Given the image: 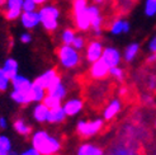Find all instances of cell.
I'll return each mask as SVG.
<instances>
[{
  "label": "cell",
  "mask_w": 156,
  "mask_h": 155,
  "mask_svg": "<svg viewBox=\"0 0 156 155\" xmlns=\"http://www.w3.org/2000/svg\"><path fill=\"white\" fill-rule=\"evenodd\" d=\"M32 146L42 155H56L61 150V141L44 130L36 131L32 135Z\"/></svg>",
  "instance_id": "obj_1"
},
{
  "label": "cell",
  "mask_w": 156,
  "mask_h": 155,
  "mask_svg": "<svg viewBox=\"0 0 156 155\" xmlns=\"http://www.w3.org/2000/svg\"><path fill=\"white\" fill-rule=\"evenodd\" d=\"M108 155H138V153H137L136 146H133L129 142L122 141L112 146V149L109 150Z\"/></svg>",
  "instance_id": "obj_16"
},
{
  "label": "cell",
  "mask_w": 156,
  "mask_h": 155,
  "mask_svg": "<svg viewBox=\"0 0 156 155\" xmlns=\"http://www.w3.org/2000/svg\"><path fill=\"white\" fill-rule=\"evenodd\" d=\"M76 155H105L104 149L94 142H83L76 150Z\"/></svg>",
  "instance_id": "obj_17"
},
{
  "label": "cell",
  "mask_w": 156,
  "mask_h": 155,
  "mask_svg": "<svg viewBox=\"0 0 156 155\" xmlns=\"http://www.w3.org/2000/svg\"><path fill=\"white\" fill-rule=\"evenodd\" d=\"M144 13L146 17H149V18L156 17V2L155 0H145Z\"/></svg>",
  "instance_id": "obj_29"
},
{
  "label": "cell",
  "mask_w": 156,
  "mask_h": 155,
  "mask_svg": "<svg viewBox=\"0 0 156 155\" xmlns=\"http://www.w3.org/2000/svg\"><path fill=\"white\" fill-rule=\"evenodd\" d=\"M5 2H6V0H0V8H3V6H4Z\"/></svg>",
  "instance_id": "obj_46"
},
{
  "label": "cell",
  "mask_w": 156,
  "mask_h": 155,
  "mask_svg": "<svg viewBox=\"0 0 156 155\" xmlns=\"http://www.w3.org/2000/svg\"><path fill=\"white\" fill-rule=\"evenodd\" d=\"M23 12H33L38 9V5L33 2V0H23V5H22Z\"/></svg>",
  "instance_id": "obj_33"
},
{
  "label": "cell",
  "mask_w": 156,
  "mask_h": 155,
  "mask_svg": "<svg viewBox=\"0 0 156 155\" xmlns=\"http://www.w3.org/2000/svg\"><path fill=\"white\" fill-rule=\"evenodd\" d=\"M109 76L113 78L115 81H123L124 78H126V73H124L123 67H121L119 65L118 66H113L109 69Z\"/></svg>",
  "instance_id": "obj_28"
},
{
  "label": "cell",
  "mask_w": 156,
  "mask_h": 155,
  "mask_svg": "<svg viewBox=\"0 0 156 155\" xmlns=\"http://www.w3.org/2000/svg\"><path fill=\"white\" fill-rule=\"evenodd\" d=\"M48 112H50V108L43 102H40V103H37L33 108V118L38 123H44V122H47Z\"/></svg>",
  "instance_id": "obj_21"
},
{
  "label": "cell",
  "mask_w": 156,
  "mask_h": 155,
  "mask_svg": "<svg viewBox=\"0 0 156 155\" xmlns=\"http://www.w3.org/2000/svg\"><path fill=\"white\" fill-rule=\"evenodd\" d=\"M109 69L111 67H109L102 59L97 60L95 63L90 64V69H89L90 78L94 80H103L107 76H109Z\"/></svg>",
  "instance_id": "obj_12"
},
{
  "label": "cell",
  "mask_w": 156,
  "mask_h": 155,
  "mask_svg": "<svg viewBox=\"0 0 156 155\" xmlns=\"http://www.w3.org/2000/svg\"><path fill=\"white\" fill-rule=\"evenodd\" d=\"M109 33L112 36H121V34H127L131 31V23L124 19V18H114L111 24H109Z\"/></svg>",
  "instance_id": "obj_14"
},
{
  "label": "cell",
  "mask_w": 156,
  "mask_h": 155,
  "mask_svg": "<svg viewBox=\"0 0 156 155\" xmlns=\"http://www.w3.org/2000/svg\"><path fill=\"white\" fill-rule=\"evenodd\" d=\"M0 155H9V151L3 150V149H0Z\"/></svg>",
  "instance_id": "obj_45"
},
{
  "label": "cell",
  "mask_w": 156,
  "mask_h": 155,
  "mask_svg": "<svg viewBox=\"0 0 156 155\" xmlns=\"http://www.w3.org/2000/svg\"><path fill=\"white\" fill-rule=\"evenodd\" d=\"M19 155H42L40 151H38L37 149H34L33 146L32 148H29V149H26L24 151H22Z\"/></svg>",
  "instance_id": "obj_38"
},
{
  "label": "cell",
  "mask_w": 156,
  "mask_h": 155,
  "mask_svg": "<svg viewBox=\"0 0 156 155\" xmlns=\"http://www.w3.org/2000/svg\"><path fill=\"white\" fill-rule=\"evenodd\" d=\"M10 84H12V79L4 73L3 69L0 67V92H5L9 88Z\"/></svg>",
  "instance_id": "obj_31"
},
{
  "label": "cell",
  "mask_w": 156,
  "mask_h": 155,
  "mask_svg": "<svg viewBox=\"0 0 156 155\" xmlns=\"http://www.w3.org/2000/svg\"><path fill=\"white\" fill-rule=\"evenodd\" d=\"M42 102L47 106L50 110L51 108H55V107H58V106H62V100L61 99H58L57 97H55V96H51V94H46V97H44V99L42 100Z\"/></svg>",
  "instance_id": "obj_30"
},
{
  "label": "cell",
  "mask_w": 156,
  "mask_h": 155,
  "mask_svg": "<svg viewBox=\"0 0 156 155\" xmlns=\"http://www.w3.org/2000/svg\"><path fill=\"white\" fill-rule=\"evenodd\" d=\"M155 126H156V120H155Z\"/></svg>",
  "instance_id": "obj_47"
},
{
  "label": "cell",
  "mask_w": 156,
  "mask_h": 155,
  "mask_svg": "<svg viewBox=\"0 0 156 155\" xmlns=\"http://www.w3.org/2000/svg\"><path fill=\"white\" fill-rule=\"evenodd\" d=\"M32 40H33V37H32V34H30L29 31H27V32H23V33L19 36V41H20L22 43H24V45L30 43V42H32Z\"/></svg>",
  "instance_id": "obj_36"
},
{
  "label": "cell",
  "mask_w": 156,
  "mask_h": 155,
  "mask_svg": "<svg viewBox=\"0 0 156 155\" xmlns=\"http://www.w3.org/2000/svg\"><path fill=\"white\" fill-rule=\"evenodd\" d=\"M58 80H61V76L57 73L56 69H48V70L43 71L41 75H38L36 79L33 80L36 84L41 85L42 88H44L47 90L48 88H51L55 83H57Z\"/></svg>",
  "instance_id": "obj_9"
},
{
  "label": "cell",
  "mask_w": 156,
  "mask_h": 155,
  "mask_svg": "<svg viewBox=\"0 0 156 155\" xmlns=\"http://www.w3.org/2000/svg\"><path fill=\"white\" fill-rule=\"evenodd\" d=\"M10 97H12V99L14 100L15 103L20 104V106H26V104L32 103V100H30V96H29V92H20V90H14L13 89V92L10 93Z\"/></svg>",
  "instance_id": "obj_25"
},
{
  "label": "cell",
  "mask_w": 156,
  "mask_h": 155,
  "mask_svg": "<svg viewBox=\"0 0 156 155\" xmlns=\"http://www.w3.org/2000/svg\"><path fill=\"white\" fill-rule=\"evenodd\" d=\"M146 63H147V64H150V65L156 64V52H151L150 55L147 56V59H146Z\"/></svg>",
  "instance_id": "obj_39"
},
{
  "label": "cell",
  "mask_w": 156,
  "mask_h": 155,
  "mask_svg": "<svg viewBox=\"0 0 156 155\" xmlns=\"http://www.w3.org/2000/svg\"><path fill=\"white\" fill-rule=\"evenodd\" d=\"M57 60L60 65L66 69V70H71L80 65L81 63V55L80 51H77L73 45H64L58 46V49L56 51Z\"/></svg>",
  "instance_id": "obj_4"
},
{
  "label": "cell",
  "mask_w": 156,
  "mask_h": 155,
  "mask_svg": "<svg viewBox=\"0 0 156 155\" xmlns=\"http://www.w3.org/2000/svg\"><path fill=\"white\" fill-rule=\"evenodd\" d=\"M128 93V89L126 88V85H122V87L118 88V96L119 97H124Z\"/></svg>",
  "instance_id": "obj_40"
},
{
  "label": "cell",
  "mask_w": 156,
  "mask_h": 155,
  "mask_svg": "<svg viewBox=\"0 0 156 155\" xmlns=\"http://www.w3.org/2000/svg\"><path fill=\"white\" fill-rule=\"evenodd\" d=\"M8 127V121L5 117H0V128H6Z\"/></svg>",
  "instance_id": "obj_41"
},
{
  "label": "cell",
  "mask_w": 156,
  "mask_h": 155,
  "mask_svg": "<svg viewBox=\"0 0 156 155\" xmlns=\"http://www.w3.org/2000/svg\"><path fill=\"white\" fill-rule=\"evenodd\" d=\"M33 2H34L38 6H42V5H44V4H47L50 0H33Z\"/></svg>",
  "instance_id": "obj_42"
},
{
  "label": "cell",
  "mask_w": 156,
  "mask_h": 155,
  "mask_svg": "<svg viewBox=\"0 0 156 155\" xmlns=\"http://www.w3.org/2000/svg\"><path fill=\"white\" fill-rule=\"evenodd\" d=\"M147 50H149V52H156V34L152 36L149 42H147Z\"/></svg>",
  "instance_id": "obj_37"
},
{
  "label": "cell",
  "mask_w": 156,
  "mask_h": 155,
  "mask_svg": "<svg viewBox=\"0 0 156 155\" xmlns=\"http://www.w3.org/2000/svg\"><path fill=\"white\" fill-rule=\"evenodd\" d=\"M66 117H67V114H66V112L64 110V107L58 106V107H55V108H51L50 110L47 122L48 123H53V125H57V123L64 122Z\"/></svg>",
  "instance_id": "obj_20"
},
{
  "label": "cell",
  "mask_w": 156,
  "mask_h": 155,
  "mask_svg": "<svg viewBox=\"0 0 156 155\" xmlns=\"http://www.w3.org/2000/svg\"><path fill=\"white\" fill-rule=\"evenodd\" d=\"M91 2H93V4H97V5H102L104 2H105V0H91Z\"/></svg>",
  "instance_id": "obj_44"
},
{
  "label": "cell",
  "mask_w": 156,
  "mask_h": 155,
  "mask_svg": "<svg viewBox=\"0 0 156 155\" xmlns=\"http://www.w3.org/2000/svg\"><path fill=\"white\" fill-rule=\"evenodd\" d=\"M2 69L4 70V73L10 78V79H13L15 75L19 74V64H18V61L15 59H13V57H8L4 61Z\"/></svg>",
  "instance_id": "obj_22"
},
{
  "label": "cell",
  "mask_w": 156,
  "mask_h": 155,
  "mask_svg": "<svg viewBox=\"0 0 156 155\" xmlns=\"http://www.w3.org/2000/svg\"><path fill=\"white\" fill-rule=\"evenodd\" d=\"M155 2H156V0H155Z\"/></svg>",
  "instance_id": "obj_49"
},
{
  "label": "cell",
  "mask_w": 156,
  "mask_h": 155,
  "mask_svg": "<svg viewBox=\"0 0 156 155\" xmlns=\"http://www.w3.org/2000/svg\"><path fill=\"white\" fill-rule=\"evenodd\" d=\"M102 60L109 67H113V66L121 65L123 56H122V52L117 47H114V46H105L102 55Z\"/></svg>",
  "instance_id": "obj_10"
},
{
  "label": "cell",
  "mask_w": 156,
  "mask_h": 155,
  "mask_svg": "<svg viewBox=\"0 0 156 155\" xmlns=\"http://www.w3.org/2000/svg\"><path fill=\"white\" fill-rule=\"evenodd\" d=\"M14 130L22 136H29L32 134V127L29 126V123H27L22 118H18L14 121Z\"/></svg>",
  "instance_id": "obj_26"
},
{
  "label": "cell",
  "mask_w": 156,
  "mask_h": 155,
  "mask_svg": "<svg viewBox=\"0 0 156 155\" xmlns=\"http://www.w3.org/2000/svg\"><path fill=\"white\" fill-rule=\"evenodd\" d=\"M104 47H105L104 43L100 40H91L90 42L87 43V47H85V60L89 64L95 63L97 60H100Z\"/></svg>",
  "instance_id": "obj_7"
},
{
  "label": "cell",
  "mask_w": 156,
  "mask_h": 155,
  "mask_svg": "<svg viewBox=\"0 0 156 155\" xmlns=\"http://www.w3.org/2000/svg\"><path fill=\"white\" fill-rule=\"evenodd\" d=\"M145 102H147V103H154V98L150 97V96H147V97H145Z\"/></svg>",
  "instance_id": "obj_43"
},
{
  "label": "cell",
  "mask_w": 156,
  "mask_h": 155,
  "mask_svg": "<svg viewBox=\"0 0 156 155\" xmlns=\"http://www.w3.org/2000/svg\"><path fill=\"white\" fill-rule=\"evenodd\" d=\"M41 19V26L46 32H56L60 26V18H61V10L56 4L47 3L38 9Z\"/></svg>",
  "instance_id": "obj_2"
},
{
  "label": "cell",
  "mask_w": 156,
  "mask_h": 155,
  "mask_svg": "<svg viewBox=\"0 0 156 155\" xmlns=\"http://www.w3.org/2000/svg\"><path fill=\"white\" fill-rule=\"evenodd\" d=\"M47 93L51 94V96L57 97L61 100H64L66 98V96H67V88H66V85L64 84V81H62V79H61L57 83H55L51 88H48Z\"/></svg>",
  "instance_id": "obj_23"
},
{
  "label": "cell",
  "mask_w": 156,
  "mask_h": 155,
  "mask_svg": "<svg viewBox=\"0 0 156 155\" xmlns=\"http://www.w3.org/2000/svg\"><path fill=\"white\" fill-rule=\"evenodd\" d=\"M140 43L138 42H131L128 43L126 47H124L123 52H122V56H123V60L126 61V63H132V61H135L136 57L138 56L140 53Z\"/></svg>",
  "instance_id": "obj_19"
},
{
  "label": "cell",
  "mask_w": 156,
  "mask_h": 155,
  "mask_svg": "<svg viewBox=\"0 0 156 155\" xmlns=\"http://www.w3.org/2000/svg\"><path fill=\"white\" fill-rule=\"evenodd\" d=\"M46 94H47V90L44 88H42L41 85H38L33 81L32 84V88L29 90V96H30V100H32V103H40L44 99Z\"/></svg>",
  "instance_id": "obj_24"
},
{
  "label": "cell",
  "mask_w": 156,
  "mask_h": 155,
  "mask_svg": "<svg viewBox=\"0 0 156 155\" xmlns=\"http://www.w3.org/2000/svg\"><path fill=\"white\" fill-rule=\"evenodd\" d=\"M0 149L10 151L12 150V141L9 137H6L4 135H0Z\"/></svg>",
  "instance_id": "obj_34"
},
{
  "label": "cell",
  "mask_w": 156,
  "mask_h": 155,
  "mask_svg": "<svg viewBox=\"0 0 156 155\" xmlns=\"http://www.w3.org/2000/svg\"><path fill=\"white\" fill-rule=\"evenodd\" d=\"M122 111V100L119 98H113L107 103V106L103 110V120L104 121H112L114 120L117 116L119 114V112Z\"/></svg>",
  "instance_id": "obj_13"
},
{
  "label": "cell",
  "mask_w": 156,
  "mask_h": 155,
  "mask_svg": "<svg viewBox=\"0 0 156 155\" xmlns=\"http://www.w3.org/2000/svg\"><path fill=\"white\" fill-rule=\"evenodd\" d=\"M146 87H147V89L151 90V92H155L156 90V75L155 74H151V75L147 76Z\"/></svg>",
  "instance_id": "obj_35"
},
{
  "label": "cell",
  "mask_w": 156,
  "mask_h": 155,
  "mask_svg": "<svg viewBox=\"0 0 156 155\" xmlns=\"http://www.w3.org/2000/svg\"><path fill=\"white\" fill-rule=\"evenodd\" d=\"M62 107H64L67 117H74V116H77L84 110V102L80 98H71V99H67L62 104Z\"/></svg>",
  "instance_id": "obj_15"
},
{
  "label": "cell",
  "mask_w": 156,
  "mask_h": 155,
  "mask_svg": "<svg viewBox=\"0 0 156 155\" xmlns=\"http://www.w3.org/2000/svg\"><path fill=\"white\" fill-rule=\"evenodd\" d=\"M89 0H74L71 5L73 22L75 29L79 32H88L90 31V17L88 12Z\"/></svg>",
  "instance_id": "obj_3"
},
{
  "label": "cell",
  "mask_w": 156,
  "mask_h": 155,
  "mask_svg": "<svg viewBox=\"0 0 156 155\" xmlns=\"http://www.w3.org/2000/svg\"><path fill=\"white\" fill-rule=\"evenodd\" d=\"M70 2H74V0H70Z\"/></svg>",
  "instance_id": "obj_48"
},
{
  "label": "cell",
  "mask_w": 156,
  "mask_h": 155,
  "mask_svg": "<svg viewBox=\"0 0 156 155\" xmlns=\"http://www.w3.org/2000/svg\"><path fill=\"white\" fill-rule=\"evenodd\" d=\"M33 81L29 80L27 76L17 74L12 79V87L14 90H20V92H29V89L32 88Z\"/></svg>",
  "instance_id": "obj_18"
},
{
  "label": "cell",
  "mask_w": 156,
  "mask_h": 155,
  "mask_svg": "<svg viewBox=\"0 0 156 155\" xmlns=\"http://www.w3.org/2000/svg\"><path fill=\"white\" fill-rule=\"evenodd\" d=\"M76 29L74 28H65V29H62V32H61V43H64V45H71L73 41L75 40V37H76Z\"/></svg>",
  "instance_id": "obj_27"
},
{
  "label": "cell",
  "mask_w": 156,
  "mask_h": 155,
  "mask_svg": "<svg viewBox=\"0 0 156 155\" xmlns=\"http://www.w3.org/2000/svg\"><path fill=\"white\" fill-rule=\"evenodd\" d=\"M22 5H23V0H6L3 6L4 18L8 22H14L19 19L20 14L23 12Z\"/></svg>",
  "instance_id": "obj_8"
},
{
  "label": "cell",
  "mask_w": 156,
  "mask_h": 155,
  "mask_svg": "<svg viewBox=\"0 0 156 155\" xmlns=\"http://www.w3.org/2000/svg\"><path fill=\"white\" fill-rule=\"evenodd\" d=\"M88 12L90 17V26H91L90 29L97 37H100L103 33V27H104V17H103L102 9H100V5L89 4Z\"/></svg>",
  "instance_id": "obj_6"
},
{
  "label": "cell",
  "mask_w": 156,
  "mask_h": 155,
  "mask_svg": "<svg viewBox=\"0 0 156 155\" xmlns=\"http://www.w3.org/2000/svg\"><path fill=\"white\" fill-rule=\"evenodd\" d=\"M19 20H20V24L23 26V28H26L28 31H32V29L37 28L38 26H41V19H40V13H38V10L22 12Z\"/></svg>",
  "instance_id": "obj_11"
},
{
  "label": "cell",
  "mask_w": 156,
  "mask_h": 155,
  "mask_svg": "<svg viewBox=\"0 0 156 155\" xmlns=\"http://www.w3.org/2000/svg\"><path fill=\"white\" fill-rule=\"evenodd\" d=\"M104 127L103 118H94V120H80L76 123V132L79 136L84 139H90L98 135Z\"/></svg>",
  "instance_id": "obj_5"
},
{
  "label": "cell",
  "mask_w": 156,
  "mask_h": 155,
  "mask_svg": "<svg viewBox=\"0 0 156 155\" xmlns=\"http://www.w3.org/2000/svg\"><path fill=\"white\" fill-rule=\"evenodd\" d=\"M71 45L74 46V47H75L77 51H81V50H84L85 47H87V40H85V37H84V36H81V34H76L75 40L73 41Z\"/></svg>",
  "instance_id": "obj_32"
}]
</instances>
